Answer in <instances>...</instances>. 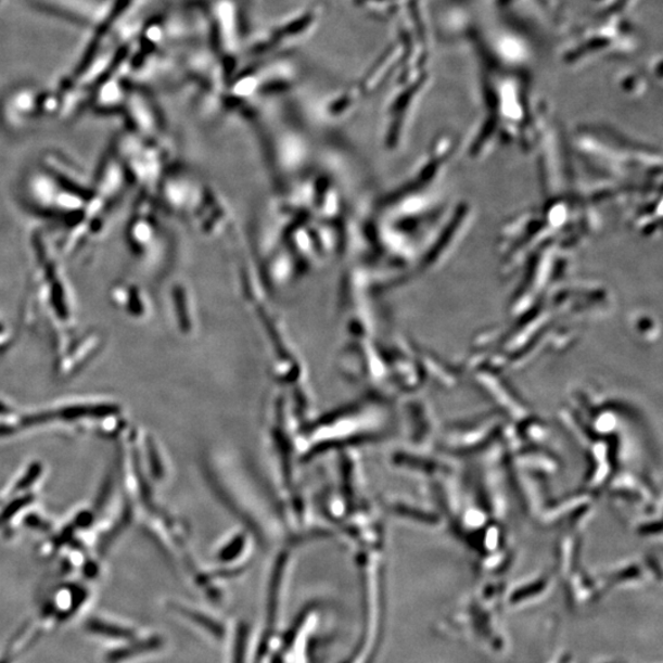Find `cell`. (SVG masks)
Instances as JSON below:
<instances>
[{"label":"cell","instance_id":"2","mask_svg":"<svg viewBox=\"0 0 663 663\" xmlns=\"http://www.w3.org/2000/svg\"><path fill=\"white\" fill-rule=\"evenodd\" d=\"M87 629L90 633L102 635L112 639H130L135 637V632L119 627V625L102 622L99 620H91L87 623Z\"/></svg>","mask_w":663,"mask_h":663},{"label":"cell","instance_id":"1","mask_svg":"<svg viewBox=\"0 0 663 663\" xmlns=\"http://www.w3.org/2000/svg\"><path fill=\"white\" fill-rule=\"evenodd\" d=\"M163 646V640L161 638H151L143 641H137L130 643L125 648H120L118 650L112 651L107 655V661L110 663H118L130 658L140 655V653H145L149 651H154L161 649Z\"/></svg>","mask_w":663,"mask_h":663},{"label":"cell","instance_id":"3","mask_svg":"<svg viewBox=\"0 0 663 663\" xmlns=\"http://www.w3.org/2000/svg\"><path fill=\"white\" fill-rule=\"evenodd\" d=\"M247 637L248 629L245 627V625H241V627L238 629L235 650H233L232 663H245Z\"/></svg>","mask_w":663,"mask_h":663},{"label":"cell","instance_id":"4","mask_svg":"<svg viewBox=\"0 0 663 663\" xmlns=\"http://www.w3.org/2000/svg\"><path fill=\"white\" fill-rule=\"evenodd\" d=\"M272 663H283V659H282V656L277 655V656L273 659V662H272Z\"/></svg>","mask_w":663,"mask_h":663},{"label":"cell","instance_id":"5","mask_svg":"<svg viewBox=\"0 0 663 663\" xmlns=\"http://www.w3.org/2000/svg\"><path fill=\"white\" fill-rule=\"evenodd\" d=\"M0 663H9V662H8V661H5V660H2V661H0Z\"/></svg>","mask_w":663,"mask_h":663}]
</instances>
